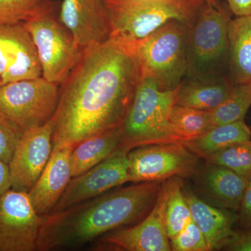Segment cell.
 Wrapping results in <instances>:
<instances>
[{
    "mask_svg": "<svg viewBox=\"0 0 251 251\" xmlns=\"http://www.w3.org/2000/svg\"><path fill=\"white\" fill-rule=\"evenodd\" d=\"M197 181L201 199L216 207L237 211L249 180L226 167L206 163Z\"/></svg>",
    "mask_w": 251,
    "mask_h": 251,
    "instance_id": "obj_17",
    "label": "cell"
},
{
    "mask_svg": "<svg viewBox=\"0 0 251 251\" xmlns=\"http://www.w3.org/2000/svg\"><path fill=\"white\" fill-rule=\"evenodd\" d=\"M161 181L136 183L43 217L37 251L73 250L140 222L153 207Z\"/></svg>",
    "mask_w": 251,
    "mask_h": 251,
    "instance_id": "obj_2",
    "label": "cell"
},
{
    "mask_svg": "<svg viewBox=\"0 0 251 251\" xmlns=\"http://www.w3.org/2000/svg\"><path fill=\"white\" fill-rule=\"evenodd\" d=\"M22 133L0 117V158L9 164Z\"/></svg>",
    "mask_w": 251,
    "mask_h": 251,
    "instance_id": "obj_29",
    "label": "cell"
},
{
    "mask_svg": "<svg viewBox=\"0 0 251 251\" xmlns=\"http://www.w3.org/2000/svg\"><path fill=\"white\" fill-rule=\"evenodd\" d=\"M182 188V179L175 176L165 209V223L169 239L181 232L192 220Z\"/></svg>",
    "mask_w": 251,
    "mask_h": 251,
    "instance_id": "obj_25",
    "label": "cell"
},
{
    "mask_svg": "<svg viewBox=\"0 0 251 251\" xmlns=\"http://www.w3.org/2000/svg\"><path fill=\"white\" fill-rule=\"evenodd\" d=\"M119 128L105 130L85 138L75 145L72 153V177L89 171L120 148Z\"/></svg>",
    "mask_w": 251,
    "mask_h": 251,
    "instance_id": "obj_21",
    "label": "cell"
},
{
    "mask_svg": "<svg viewBox=\"0 0 251 251\" xmlns=\"http://www.w3.org/2000/svg\"><path fill=\"white\" fill-rule=\"evenodd\" d=\"M53 129L51 120L21 135L9 164L12 189L28 193L35 184L52 153Z\"/></svg>",
    "mask_w": 251,
    "mask_h": 251,
    "instance_id": "obj_13",
    "label": "cell"
},
{
    "mask_svg": "<svg viewBox=\"0 0 251 251\" xmlns=\"http://www.w3.org/2000/svg\"><path fill=\"white\" fill-rule=\"evenodd\" d=\"M229 9L237 17L251 16V0H226Z\"/></svg>",
    "mask_w": 251,
    "mask_h": 251,
    "instance_id": "obj_32",
    "label": "cell"
},
{
    "mask_svg": "<svg viewBox=\"0 0 251 251\" xmlns=\"http://www.w3.org/2000/svg\"><path fill=\"white\" fill-rule=\"evenodd\" d=\"M188 26L171 21L133 43L141 77L153 79L161 90L177 88L188 71Z\"/></svg>",
    "mask_w": 251,
    "mask_h": 251,
    "instance_id": "obj_5",
    "label": "cell"
},
{
    "mask_svg": "<svg viewBox=\"0 0 251 251\" xmlns=\"http://www.w3.org/2000/svg\"><path fill=\"white\" fill-rule=\"evenodd\" d=\"M234 85L226 74L186 76L178 87L175 105L212 111L228 98Z\"/></svg>",
    "mask_w": 251,
    "mask_h": 251,
    "instance_id": "obj_19",
    "label": "cell"
},
{
    "mask_svg": "<svg viewBox=\"0 0 251 251\" xmlns=\"http://www.w3.org/2000/svg\"><path fill=\"white\" fill-rule=\"evenodd\" d=\"M206 2L210 3V4L214 5L216 7L221 8V6H220L217 0H206Z\"/></svg>",
    "mask_w": 251,
    "mask_h": 251,
    "instance_id": "obj_34",
    "label": "cell"
},
{
    "mask_svg": "<svg viewBox=\"0 0 251 251\" xmlns=\"http://www.w3.org/2000/svg\"><path fill=\"white\" fill-rule=\"evenodd\" d=\"M251 139V128L244 120H241L214 126L202 135L183 143L199 158L205 159L222 149Z\"/></svg>",
    "mask_w": 251,
    "mask_h": 251,
    "instance_id": "obj_22",
    "label": "cell"
},
{
    "mask_svg": "<svg viewBox=\"0 0 251 251\" xmlns=\"http://www.w3.org/2000/svg\"><path fill=\"white\" fill-rule=\"evenodd\" d=\"M229 76L234 84L251 82V16L229 21Z\"/></svg>",
    "mask_w": 251,
    "mask_h": 251,
    "instance_id": "obj_20",
    "label": "cell"
},
{
    "mask_svg": "<svg viewBox=\"0 0 251 251\" xmlns=\"http://www.w3.org/2000/svg\"><path fill=\"white\" fill-rule=\"evenodd\" d=\"M74 148L54 146L45 168L27 193L33 207L41 217L52 210L72 178L71 158Z\"/></svg>",
    "mask_w": 251,
    "mask_h": 251,
    "instance_id": "obj_16",
    "label": "cell"
},
{
    "mask_svg": "<svg viewBox=\"0 0 251 251\" xmlns=\"http://www.w3.org/2000/svg\"><path fill=\"white\" fill-rule=\"evenodd\" d=\"M178 87L174 90H161L153 79L140 77L120 127V148L130 151L144 145L183 143L170 121Z\"/></svg>",
    "mask_w": 251,
    "mask_h": 251,
    "instance_id": "obj_3",
    "label": "cell"
},
{
    "mask_svg": "<svg viewBox=\"0 0 251 251\" xmlns=\"http://www.w3.org/2000/svg\"><path fill=\"white\" fill-rule=\"evenodd\" d=\"M221 249L230 251H251V229L234 230Z\"/></svg>",
    "mask_w": 251,
    "mask_h": 251,
    "instance_id": "obj_30",
    "label": "cell"
},
{
    "mask_svg": "<svg viewBox=\"0 0 251 251\" xmlns=\"http://www.w3.org/2000/svg\"><path fill=\"white\" fill-rule=\"evenodd\" d=\"M170 244L172 251H209L204 236L193 220L170 239Z\"/></svg>",
    "mask_w": 251,
    "mask_h": 251,
    "instance_id": "obj_28",
    "label": "cell"
},
{
    "mask_svg": "<svg viewBox=\"0 0 251 251\" xmlns=\"http://www.w3.org/2000/svg\"><path fill=\"white\" fill-rule=\"evenodd\" d=\"M141 75L133 43L110 38L82 50L59 87L52 144L75 146L123 123Z\"/></svg>",
    "mask_w": 251,
    "mask_h": 251,
    "instance_id": "obj_1",
    "label": "cell"
},
{
    "mask_svg": "<svg viewBox=\"0 0 251 251\" xmlns=\"http://www.w3.org/2000/svg\"><path fill=\"white\" fill-rule=\"evenodd\" d=\"M1 85H3L2 82H1V80H0V87H1Z\"/></svg>",
    "mask_w": 251,
    "mask_h": 251,
    "instance_id": "obj_35",
    "label": "cell"
},
{
    "mask_svg": "<svg viewBox=\"0 0 251 251\" xmlns=\"http://www.w3.org/2000/svg\"><path fill=\"white\" fill-rule=\"evenodd\" d=\"M57 3L53 0H0V24L27 22Z\"/></svg>",
    "mask_w": 251,
    "mask_h": 251,
    "instance_id": "obj_27",
    "label": "cell"
},
{
    "mask_svg": "<svg viewBox=\"0 0 251 251\" xmlns=\"http://www.w3.org/2000/svg\"><path fill=\"white\" fill-rule=\"evenodd\" d=\"M11 188L9 166L0 158V196Z\"/></svg>",
    "mask_w": 251,
    "mask_h": 251,
    "instance_id": "obj_33",
    "label": "cell"
},
{
    "mask_svg": "<svg viewBox=\"0 0 251 251\" xmlns=\"http://www.w3.org/2000/svg\"><path fill=\"white\" fill-rule=\"evenodd\" d=\"M128 150L120 148L89 171L71 179L49 214L68 209L129 181Z\"/></svg>",
    "mask_w": 251,
    "mask_h": 251,
    "instance_id": "obj_12",
    "label": "cell"
},
{
    "mask_svg": "<svg viewBox=\"0 0 251 251\" xmlns=\"http://www.w3.org/2000/svg\"><path fill=\"white\" fill-rule=\"evenodd\" d=\"M230 21L222 7L205 1L188 27L186 76L224 75L228 67L227 27Z\"/></svg>",
    "mask_w": 251,
    "mask_h": 251,
    "instance_id": "obj_6",
    "label": "cell"
},
{
    "mask_svg": "<svg viewBox=\"0 0 251 251\" xmlns=\"http://www.w3.org/2000/svg\"><path fill=\"white\" fill-rule=\"evenodd\" d=\"M43 217L27 192L9 189L0 196V251H37Z\"/></svg>",
    "mask_w": 251,
    "mask_h": 251,
    "instance_id": "obj_11",
    "label": "cell"
},
{
    "mask_svg": "<svg viewBox=\"0 0 251 251\" xmlns=\"http://www.w3.org/2000/svg\"><path fill=\"white\" fill-rule=\"evenodd\" d=\"M59 19L72 33L80 49L111 38L110 16L105 0H63Z\"/></svg>",
    "mask_w": 251,
    "mask_h": 251,
    "instance_id": "obj_15",
    "label": "cell"
},
{
    "mask_svg": "<svg viewBox=\"0 0 251 251\" xmlns=\"http://www.w3.org/2000/svg\"><path fill=\"white\" fill-rule=\"evenodd\" d=\"M41 76L37 50L24 23L0 24V80L3 85Z\"/></svg>",
    "mask_w": 251,
    "mask_h": 251,
    "instance_id": "obj_14",
    "label": "cell"
},
{
    "mask_svg": "<svg viewBox=\"0 0 251 251\" xmlns=\"http://www.w3.org/2000/svg\"><path fill=\"white\" fill-rule=\"evenodd\" d=\"M206 163L226 167L237 174L251 179V140L240 142L213 153Z\"/></svg>",
    "mask_w": 251,
    "mask_h": 251,
    "instance_id": "obj_26",
    "label": "cell"
},
{
    "mask_svg": "<svg viewBox=\"0 0 251 251\" xmlns=\"http://www.w3.org/2000/svg\"><path fill=\"white\" fill-rule=\"evenodd\" d=\"M57 1L50 9L24 23L30 33L40 60L42 76L62 85L77 65L82 50L71 31L61 23L57 13Z\"/></svg>",
    "mask_w": 251,
    "mask_h": 251,
    "instance_id": "obj_7",
    "label": "cell"
},
{
    "mask_svg": "<svg viewBox=\"0 0 251 251\" xmlns=\"http://www.w3.org/2000/svg\"><path fill=\"white\" fill-rule=\"evenodd\" d=\"M198 158L183 143L138 147L128 153L129 181L153 182L189 176L196 173Z\"/></svg>",
    "mask_w": 251,
    "mask_h": 251,
    "instance_id": "obj_9",
    "label": "cell"
},
{
    "mask_svg": "<svg viewBox=\"0 0 251 251\" xmlns=\"http://www.w3.org/2000/svg\"><path fill=\"white\" fill-rule=\"evenodd\" d=\"M238 211L237 222L242 229H251V179L248 183Z\"/></svg>",
    "mask_w": 251,
    "mask_h": 251,
    "instance_id": "obj_31",
    "label": "cell"
},
{
    "mask_svg": "<svg viewBox=\"0 0 251 251\" xmlns=\"http://www.w3.org/2000/svg\"><path fill=\"white\" fill-rule=\"evenodd\" d=\"M251 106V82L235 84L228 98L211 111L213 126L244 120Z\"/></svg>",
    "mask_w": 251,
    "mask_h": 251,
    "instance_id": "obj_24",
    "label": "cell"
},
{
    "mask_svg": "<svg viewBox=\"0 0 251 251\" xmlns=\"http://www.w3.org/2000/svg\"><path fill=\"white\" fill-rule=\"evenodd\" d=\"M193 222L202 232L209 251L220 250L233 233L235 211L216 207L191 191H184Z\"/></svg>",
    "mask_w": 251,
    "mask_h": 251,
    "instance_id": "obj_18",
    "label": "cell"
},
{
    "mask_svg": "<svg viewBox=\"0 0 251 251\" xmlns=\"http://www.w3.org/2000/svg\"><path fill=\"white\" fill-rule=\"evenodd\" d=\"M175 177L161 185L156 202L148 215L133 227L120 229L99 239L94 250L172 251L165 223L167 200Z\"/></svg>",
    "mask_w": 251,
    "mask_h": 251,
    "instance_id": "obj_10",
    "label": "cell"
},
{
    "mask_svg": "<svg viewBox=\"0 0 251 251\" xmlns=\"http://www.w3.org/2000/svg\"><path fill=\"white\" fill-rule=\"evenodd\" d=\"M170 121L183 143L197 138L213 127L211 111L177 105L172 109Z\"/></svg>",
    "mask_w": 251,
    "mask_h": 251,
    "instance_id": "obj_23",
    "label": "cell"
},
{
    "mask_svg": "<svg viewBox=\"0 0 251 251\" xmlns=\"http://www.w3.org/2000/svg\"><path fill=\"white\" fill-rule=\"evenodd\" d=\"M111 38L141 40L171 21L190 26L206 0H105Z\"/></svg>",
    "mask_w": 251,
    "mask_h": 251,
    "instance_id": "obj_4",
    "label": "cell"
},
{
    "mask_svg": "<svg viewBox=\"0 0 251 251\" xmlns=\"http://www.w3.org/2000/svg\"><path fill=\"white\" fill-rule=\"evenodd\" d=\"M60 85L44 77L26 79L0 87V117L21 133L42 126L53 117Z\"/></svg>",
    "mask_w": 251,
    "mask_h": 251,
    "instance_id": "obj_8",
    "label": "cell"
}]
</instances>
